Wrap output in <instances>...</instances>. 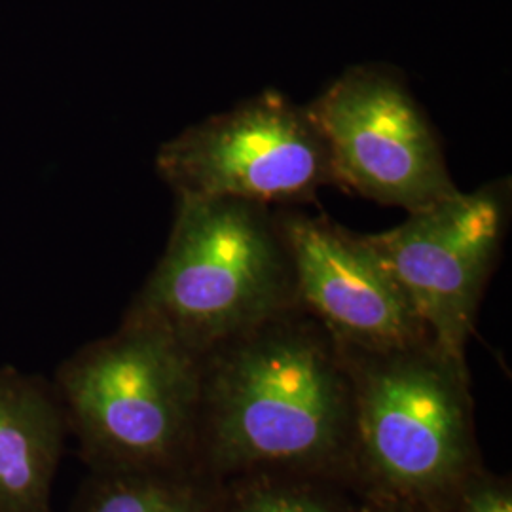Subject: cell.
<instances>
[{
  "label": "cell",
  "mask_w": 512,
  "mask_h": 512,
  "mask_svg": "<svg viewBox=\"0 0 512 512\" xmlns=\"http://www.w3.org/2000/svg\"><path fill=\"white\" fill-rule=\"evenodd\" d=\"M353 387L342 348L293 308L202 357L196 469L349 473Z\"/></svg>",
  "instance_id": "cell-1"
},
{
  "label": "cell",
  "mask_w": 512,
  "mask_h": 512,
  "mask_svg": "<svg viewBox=\"0 0 512 512\" xmlns=\"http://www.w3.org/2000/svg\"><path fill=\"white\" fill-rule=\"evenodd\" d=\"M342 353L353 387L349 475L365 497L414 512L454 511L478 467L467 365L431 340Z\"/></svg>",
  "instance_id": "cell-2"
},
{
  "label": "cell",
  "mask_w": 512,
  "mask_h": 512,
  "mask_svg": "<svg viewBox=\"0 0 512 512\" xmlns=\"http://www.w3.org/2000/svg\"><path fill=\"white\" fill-rule=\"evenodd\" d=\"M52 385L93 473L196 469L202 357L154 323L126 313Z\"/></svg>",
  "instance_id": "cell-3"
},
{
  "label": "cell",
  "mask_w": 512,
  "mask_h": 512,
  "mask_svg": "<svg viewBox=\"0 0 512 512\" xmlns=\"http://www.w3.org/2000/svg\"><path fill=\"white\" fill-rule=\"evenodd\" d=\"M293 308V262L270 205L179 198L164 256L126 313L203 357Z\"/></svg>",
  "instance_id": "cell-4"
},
{
  "label": "cell",
  "mask_w": 512,
  "mask_h": 512,
  "mask_svg": "<svg viewBox=\"0 0 512 512\" xmlns=\"http://www.w3.org/2000/svg\"><path fill=\"white\" fill-rule=\"evenodd\" d=\"M156 169L177 198L293 205L336 184L310 110L277 90L184 129L158 150Z\"/></svg>",
  "instance_id": "cell-5"
},
{
  "label": "cell",
  "mask_w": 512,
  "mask_h": 512,
  "mask_svg": "<svg viewBox=\"0 0 512 512\" xmlns=\"http://www.w3.org/2000/svg\"><path fill=\"white\" fill-rule=\"evenodd\" d=\"M308 110L327 141L336 184L406 213L458 192L435 128L393 67H349Z\"/></svg>",
  "instance_id": "cell-6"
},
{
  "label": "cell",
  "mask_w": 512,
  "mask_h": 512,
  "mask_svg": "<svg viewBox=\"0 0 512 512\" xmlns=\"http://www.w3.org/2000/svg\"><path fill=\"white\" fill-rule=\"evenodd\" d=\"M509 177L408 213L397 228L368 234L433 344L465 363V346L511 219Z\"/></svg>",
  "instance_id": "cell-7"
},
{
  "label": "cell",
  "mask_w": 512,
  "mask_h": 512,
  "mask_svg": "<svg viewBox=\"0 0 512 512\" xmlns=\"http://www.w3.org/2000/svg\"><path fill=\"white\" fill-rule=\"evenodd\" d=\"M277 217L293 262L298 308L340 348L389 351L431 340L368 234L293 209Z\"/></svg>",
  "instance_id": "cell-8"
},
{
  "label": "cell",
  "mask_w": 512,
  "mask_h": 512,
  "mask_svg": "<svg viewBox=\"0 0 512 512\" xmlns=\"http://www.w3.org/2000/svg\"><path fill=\"white\" fill-rule=\"evenodd\" d=\"M67 437L54 385L0 366V512H52Z\"/></svg>",
  "instance_id": "cell-9"
},
{
  "label": "cell",
  "mask_w": 512,
  "mask_h": 512,
  "mask_svg": "<svg viewBox=\"0 0 512 512\" xmlns=\"http://www.w3.org/2000/svg\"><path fill=\"white\" fill-rule=\"evenodd\" d=\"M219 499L200 469L93 473L74 512H217Z\"/></svg>",
  "instance_id": "cell-10"
},
{
  "label": "cell",
  "mask_w": 512,
  "mask_h": 512,
  "mask_svg": "<svg viewBox=\"0 0 512 512\" xmlns=\"http://www.w3.org/2000/svg\"><path fill=\"white\" fill-rule=\"evenodd\" d=\"M329 476L253 473L220 494L217 512H366L323 484Z\"/></svg>",
  "instance_id": "cell-11"
},
{
  "label": "cell",
  "mask_w": 512,
  "mask_h": 512,
  "mask_svg": "<svg viewBox=\"0 0 512 512\" xmlns=\"http://www.w3.org/2000/svg\"><path fill=\"white\" fill-rule=\"evenodd\" d=\"M452 512H512L511 482L476 467L461 484Z\"/></svg>",
  "instance_id": "cell-12"
},
{
  "label": "cell",
  "mask_w": 512,
  "mask_h": 512,
  "mask_svg": "<svg viewBox=\"0 0 512 512\" xmlns=\"http://www.w3.org/2000/svg\"><path fill=\"white\" fill-rule=\"evenodd\" d=\"M366 512H414L410 509H404L401 505L389 503V501H382V499H372V497H365Z\"/></svg>",
  "instance_id": "cell-13"
}]
</instances>
